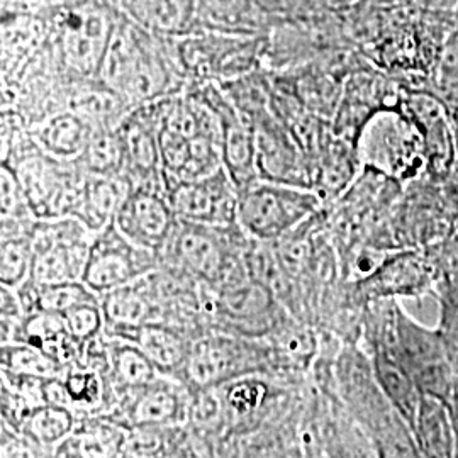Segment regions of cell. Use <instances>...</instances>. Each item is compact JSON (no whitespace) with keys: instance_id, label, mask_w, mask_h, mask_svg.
<instances>
[{"instance_id":"obj_31","label":"cell","mask_w":458,"mask_h":458,"mask_svg":"<svg viewBox=\"0 0 458 458\" xmlns=\"http://www.w3.org/2000/svg\"><path fill=\"white\" fill-rule=\"evenodd\" d=\"M251 9V0H197V21L219 33L248 34Z\"/></svg>"},{"instance_id":"obj_38","label":"cell","mask_w":458,"mask_h":458,"mask_svg":"<svg viewBox=\"0 0 458 458\" xmlns=\"http://www.w3.org/2000/svg\"><path fill=\"white\" fill-rule=\"evenodd\" d=\"M51 0H2L4 13L11 16H38L41 11H47Z\"/></svg>"},{"instance_id":"obj_14","label":"cell","mask_w":458,"mask_h":458,"mask_svg":"<svg viewBox=\"0 0 458 458\" xmlns=\"http://www.w3.org/2000/svg\"><path fill=\"white\" fill-rule=\"evenodd\" d=\"M158 104L136 106L117 126L124 149V181L130 185H164L158 151ZM165 187V185H164Z\"/></svg>"},{"instance_id":"obj_41","label":"cell","mask_w":458,"mask_h":458,"mask_svg":"<svg viewBox=\"0 0 458 458\" xmlns=\"http://www.w3.org/2000/svg\"><path fill=\"white\" fill-rule=\"evenodd\" d=\"M455 458H458V457H455Z\"/></svg>"},{"instance_id":"obj_23","label":"cell","mask_w":458,"mask_h":458,"mask_svg":"<svg viewBox=\"0 0 458 458\" xmlns=\"http://www.w3.org/2000/svg\"><path fill=\"white\" fill-rule=\"evenodd\" d=\"M130 429L109 414L79 418L73 433L62 443L81 458H123Z\"/></svg>"},{"instance_id":"obj_19","label":"cell","mask_w":458,"mask_h":458,"mask_svg":"<svg viewBox=\"0 0 458 458\" xmlns=\"http://www.w3.org/2000/svg\"><path fill=\"white\" fill-rule=\"evenodd\" d=\"M130 189L119 177L89 174L82 168L70 217L79 219L87 228L98 233L114 223L115 213Z\"/></svg>"},{"instance_id":"obj_36","label":"cell","mask_w":458,"mask_h":458,"mask_svg":"<svg viewBox=\"0 0 458 458\" xmlns=\"http://www.w3.org/2000/svg\"><path fill=\"white\" fill-rule=\"evenodd\" d=\"M47 452L26 435L0 423V458H43Z\"/></svg>"},{"instance_id":"obj_34","label":"cell","mask_w":458,"mask_h":458,"mask_svg":"<svg viewBox=\"0 0 458 458\" xmlns=\"http://www.w3.org/2000/svg\"><path fill=\"white\" fill-rule=\"evenodd\" d=\"M66 325L70 333L81 342V344H90L98 336L104 335L106 329V319L100 306V299L83 302L81 306L73 308L72 311L64 314Z\"/></svg>"},{"instance_id":"obj_4","label":"cell","mask_w":458,"mask_h":458,"mask_svg":"<svg viewBox=\"0 0 458 458\" xmlns=\"http://www.w3.org/2000/svg\"><path fill=\"white\" fill-rule=\"evenodd\" d=\"M202 302L209 331L250 338L268 336L291 316L268 287L246 272V267L221 285L202 284Z\"/></svg>"},{"instance_id":"obj_8","label":"cell","mask_w":458,"mask_h":458,"mask_svg":"<svg viewBox=\"0 0 458 458\" xmlns=\"http://www.w3.org/2000/svg\"><path fill=\"white\" fill-rule=\"evenodd\" d=\"M96 233L75 217L38 219L33 229V270L39 284L83 280Z\"/></svg>"},{"instance_id":"obj_10","label":"cell","mask_w":458,"mask_h":458,"mask_svg":"<svg viewBox=\"0 0 458 458\" xmlns=\"http://www.w3.org/2000/svg\"><path fill=\"white\" fill-rule=\"evenodd\" d=\"M197 98L211 106L221 126L223 160L238 191L259 177L257 136L253 124L217 82L187 83Z\"/></svg>"},{"instance_id":"obj_1","label":"cell","mask_w":458,"mask_h":458,"mask_svg":"<svg viewBox=\"0 0 458 458\" xmlns=\"http://www.w3.org/2000/svg\"><path fill=\"white\" fill-rule=\"evenodd\" d=\"M168 39L149 33L121 13L98 82L131 107L181 94L187 87V77L177 49H170Z\"/></svg>"},{"instance_id":"obj_27","label":"cell","mask_w":458,"mask_h":458,"mask_svg":"<svg viewBox=\"0 0 458 458\" xmlns=\"http://www.w3.org/2000/svg\"><path fill=\"white\" fill-rule=\"evenodd\" d=\"M107 338L109 348V370L114 386L115 395H123L134 387H140L160 376L157 367L145 355V352L130 342Z\"/></svg>"},{"instance_id":"obj_37","label":"cell","mask_w":458,"mask_h":458,"mask_svg":"<svg viewBox=\"0 0 458 458\" xmlns=\"http://www.w3.org/2000/svg\"><path fill=\"white\" fill-rule=\"evenodd\" d=\"M446 359L450 361L455 376L458 377V308L454 304H445L442 327H438Z\"/></svg>"},{"instance_id":"obj_25","label":"cell","mask_w":458,"mask_h":458,"mask_svg":"<svg viewBox=\"0 0 458 458\" xmlns=\"http://www.w3.org/2000/svg\"><path fill=\"white\" fill-rule=\"evenodd\" d=\"M412 121L420 128L426 148V160L433 168L443 170L452 162L454 140L442 104L433 98L416 96L410 102Z\"/></svg>"},{"instance_id":"obj_9","label":"cell","mask_w":458,"mask_h":458,"mask_svg":"<svg viewBox=\"0 0 458 458\" xmlns=\"http://www.w3.org/2000/svg\"><path fill=\"white\" fill-rule=\"evenodd\" d=\"M158 267V255L134 245L113 223L96 233L82 282L100 297L130 285Z\"/></svg>"},{"instance_id":"obj_24","label":"cell","mask_w":458,"mask_h":458,"mask_svg":"<svg viewBox=\"0 0 458 458\" xmlns=\"http://www.w3.org/2000/svg\"><path fill=\"white\" fill-rule=\"evenodd\" d=\"M365 353L369 355L372 363V370L378 387L411 428L423 397L418 382L408 372V369L387 352L372 350Z\"/></svg>"},{"instance_id":"obj_30","label":"cell","mask_w":458,"mask_h":458,"mask_svg":"<svg viewBox=\"0 0 458 458\" xmlns=\"http://www.w3.org/2000/svg\"><path fill=\"white\" fill-rule=\"evenodd\" d=\"M0 370L34 378H55L65 372L60 361L26 344H0Z\"/></svg>"},{"instance_id":"obj_12","label":"cell","mask_w":458,"mask_h":458,"mask_svg":"<svg viewBox=\"0 0 458 458\" xmlns=\"http://www.w3.org/2000/svg\"><path fill=\"white\" fill-rule=\"evenodd\" d=\"M179 217L164 185H130L114 225L134 245L160 257Z\"/></svg>"},{"instance_id":"obj_28","label":"cell","mask_w":458,"mask_h":458,"mask_svg":"<svg viewBox=\"0 0 458 458\" xmlns=\"http://www.w3.org/2000/svg\"><path fill=\"white\" fill-rule=\"evenodd\" d=\"M77 421V414L65 406L43 403L30 412L19 433L26 435L43 450L51 452L73 433Z\"/></svg>"},{"instance_id":"obj_20","label":"cell","mask_w":458,"mask_h":458,"mask_svg":"<svg viewBox=\"0 0 458 458\" xmlns=\"http://www.w3.org/2000/svg\"><path fill=\"white\" fill-rule=\"evenodd\" d=\"M11 344H26L39 348L51 359L70 367L82 360L87 344H81L68 329L62 314L28 312L17 327Z\"/></svg>"},{"instance_id":"obj_39","label":"cell","mask_w":458,"mask_h":458,"mask_svg":"<svg viewBox=\"0 0 458 458\" xmlns=\"http://www.w3.org/2000/svg\"><path fill=\"white\" fill-rule=\"evenodd\" d=\"M448 408L452 414V423H454V431H455V443H457V457H458V377L454 384V391L448 401Z\"/></svg>"},{"instance_id":"obj_21","label":"cell","mask_w":458,"mask_h":458,"mask_svg":"<svg viewBox=\"0 0 458 458\" xmlns=\"http://www.w3.org/2000/svg\"><path fill=\"white\" fill-rule=\"evenodd\" d=\"M121 4L131 21L162 38H182L199 26L197 0H121Z\"/></svg>"},{"instance_id":"obj_35","label":"cell","mask_w":458,"mask_h":458,"mask_svg":"<svg viewBox=\"0 0 458 458\" xmlns=\"http://www.w3.org/2000/svg\"><path fill=\"white\" fill-rule=\"evenodd\" d=\"M24 314L26 312L16 289L0 285V344H11L14 340Z\"/></svg>"},{"instance_id":"obj_17","label":"cell","mask_w":458,"mask_h":458,"mask_svg":"<svg viewBox=\"0 0 458 458\" xmlns=\"http://www.w3.org/2000/svg\"><path fill=\"white\" fill-rule=\"evenodd\" d=\"M117 340H124L140 346L157 367L158 374L179 380L183 376L192 344L196 342V338L183 329L165 323L134 327L131 331L117 336Z\"/></svg>"},{"instance_id":"obj_32","label":"cell","mask_w":458,"mask_h":458,"mask_svg":"<svg viewBox=\"0 0 458 458\" xmlns=\"http://www.w3.org/2000/svg\"><path fill=\"white\" fill-rule=\"evenodd\" d=\"M33 270V234L0 240V285L19 289Z\"/></svg>"},{"instance_id":"obj_40","label":"cell","mask_w":458,"mask_h":458,"mask_svg":"<svg viewBox=\"0 0 458 458\" xmlns=\"http://www.w3.org/2000/svg\"><path fill=\"white\" fill-rule=\"evenodd\" d=\"M43 458H81L77 457L75 454H72L70 450H66L65 446H58V448H55V450H51V452H47V455Z\"/></svg>"},{"instance_id":"obj_7","label":"cell","mask_w":458,"mask_h":458,"mask_svg":"<svg viewBox=\"0 0 458 458\" xmlns=\"http://www.w3.org/2000/svg\"><path fill=\"white\" fill-rule=\"evenodd\" d=\"M359 157L367 168L395 179L412 177L426 160L425 141L410 114L380 111L359 134Z\"/></svg>"},{"instance_id":"obj_33","label":"cell","mask_w":458,"mask_h":458,"mask_svg":"<svg viewBox=\"0 0 458 458\" xmlns=\"http://www.w3.org/2000/svg\"><path fill=\"white\" fill-rule=\"evenodd\" d=\"M2 219H11V221L36 219L21 189V183L17 181L16 174L5 165H0V221Z\"/></svg>"},{"instance_id":"obj_11","label":"cell","mask_w":458,"mask_h":458,"mask_svg":"<svg viewBox=\"0 0 458 458\" xmlns=\"http://www.w3.org/2000/svg\"><path fill=\"white\" fill-rule=\"evenodd\" d=\"M191 411L189 387L174 377H155L147 384L119 395L109 416L128 428L185 426Z\"/></svg>"},{"instance_id":"obj_29","label":"cell","mask_w":458,"mask_h":458,"mask_svg":"<svg viewBox=\"0 0 458 458\" xmlns=\"http://www.w3.org/2000/svg\"><path fill=\"white\" fill-rule=\"evenodd\" d=\"M77 164L89 174L124 179V149L117 128L94 130L89 147Z\"/></svg>"},{"instance_id":"obj_15","label":"cell","mask_w":458,"mask_h":458,"mask_svg":"<svg viewBox=\"0 0 458 458\" xmlns=\"http://www.w3.org/2000/svg\"><path fill=\"white\" fill-rule=\"evenodd\" d=\"M148 276L126 287L100 295V306L106 319V336L117 338L134 327L164 323L162 308Z\"/></svg>"},{"instance_id":"obj_22","label":"cell","mask_w":458,"mask_h":458,"mask_svg":"<svg viewBox=\"0 0 458 458\" xmlns=\"http://www.w3.org/2000/svg\"><path fill=\"white\" fill-rule=\"evenodd\" d=\"M411 433L423 458H455L457 443L448 403L423 394Z\"/></svg>"},{"instance_id":"obj_5","label":"cell","mask_w":458,"mask_h":458,"mask_svg":"<svg viewBox=\"0 0 458 458\" xmlns=\"http://www.w3.org/2000/svg\"><path fill=\"white\" fill-rule=\"evenodd\" d=\"M238 225L246 236L276 243L312 219L321 199L304 185L257 179L238 191Z\"/></svg>"},{"instance_id":"obj_13","label":"cell","mask_w":458,"mask_h":458,"mask_svg":"<svg viewBox=\"0 0 458 458\" xmlns=\"http://www.w3.org/2000/svg\"><path fill=\"white\" fill-rule=\"evenodd\" d=\"M166 196L182 221L221 228L238 226L240 192L226 166L204 179L181 182L168 189Z\"/></svg>"},{"instance_id":"obj_18","label":"cell","mask_w":458,"mask_h":458,"mask_svg":"<svg viewBox=\"0 0 458 458\" xmlns=\"http://www.w3.org/2000/svg\"><path fill=\"white\" fill-rule=\"evenodd\" d=\"M30 131L36 145L48 157L77 164L89 147L94 128L79 113L65 107L31 124Z\"/></svg>"},{"instance_id":"obj_26","label":"cell","mask_w":458,"mask_h":458,"mask_svg":"<svg viewBox=\"0 0 458 458\" xmlns=\"http://www.w3.org/2000/svg\"><path fill=\"white\" fill-rule=\"evenodd\" d=\"M22 302L24 312H51L66 314L83 302L100 299L92 293L82 280L79 282H56V284H39L33 278H28L19 289H16Z\"/></svg>"},{"instance_id":"obj_2","label":"cell","mask_w":458,"mask_h":458,"mask_svg":"<svg viewBox=\"0 0 458 458\" xmlns=\"http://www.w3.org/2000/svg\"><path fill=\"white\" fill-rule=\"evenodd\" d=\"M121 13L100 0H75L53 7L47 21L55 62L75 82L98 81Z\"/></svg>"},{"instance_id":"obj_6","label":"cell","mask_w":458,"mask_h":458,"mask_svg":"<svg viewBox=\"0 0 458 458\" xmlns=\"http://www.w3.org/2000/svg\"><path fill=\"white\" fill-rule=\"evenodd\" d=\"M251 376L274 378V359L267 340L208 331L192 344L181 380L189 389H216Z\"/></svg>"},{"instance_id":"obj_16","label":"cell","mask_w":458,"mask_h":458,"mask_svg":"<svg viewBox=\"0 0 458 458\" xmlns=\"http://www.w3.org/2000/svg\"><path fill=\"white\" fill-rule=\"evenodd\" d=\"M429 284V265L414 253L386 255L374 274L355 284L361 302L421 293Z\"/></svg>"},{"instance_id":"obj_3","label":"cell","mask_w":458,"mask_h":458,"mask_svg":"<svg viewBox=\"0 0 458 458\" xmlns=\"http://www.w3.org/2000/svg\"><path fill=\"white\" fill-rule=\"evenodd\" d=\"M250 240L240 225L221 228L179 219L160 253V265L216 287L245 267Z\"/></svg>"}]
</instances>
